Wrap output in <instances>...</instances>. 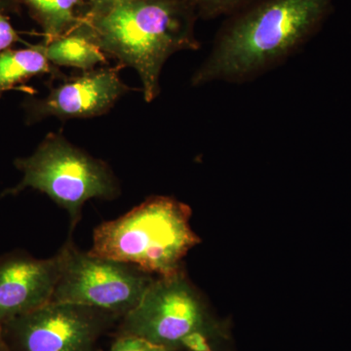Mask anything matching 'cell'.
Returning a JSON list of instances; mask_svg holds the SVG:
<instances>
[{
    "instance_id": "6da1fadb",
    "label": "cell",
    "mask_w": 351,
    "mask_h": 351,
    "mask_svg": "<svg viewBox=\"0 0 351 351\" xmlns=\"http://www.w3.org/2000/svg\"><path fill=\"white\" fill-rule=\"evenodd\" d=\"M335 0H254L228 16L191 85L252 82L285 63L334 10Z\"/></svg>"
},
{
    "instance_id": "7a4b0ae2",
    "label": "cell",
    "mask_w": 351,
    "mask_h": 351,
    "mask_svg": "<svg viewBox=\"0 0 351 351\" xmlns=\"http://www.w3.org/2000/svg\"><path fill=\"white\" fill-rule=\"evenodd\" d=\"M197 17L189 0H130L84 16L80 24L105 54L137 71L145 101L151 103L160 93L167 60L180 51L199 49Z\"/></svg>"
},
{
    "instance_id": "3957f363",
    "label": "cell",
    "mask_w": 351,
    "mask_h": 351,
    "mask_svg": "<svg viewBox=\"0 0 351 351\" xmlns=\"http://www.w3.org/2000/svg\"><path fill=\"white\" fill-rule=\"evenodd\" d=\"M191 207L170 196H152L128 213L97 226L90 253L128 263L156 277L182 270V260L201 239L191 226Z\"/></svg>"
},
{
    "instance_id": "277c9868",
    "label": "cell",
    "mask_w": 351,
    "mask_h": 351,
    "mask_svg": "<svg viewBox=\"0 0 351 351\" xmlns=\"http://www.w3.org/2000/svg\"><path fill=\"white\" fill-rule=\"evenodd\" d=\"M115 336H135L168 351H218L230 338L184 269L156 277L135 308L119 320Z\"/></svg>"
},
{
    "instance_id": "5b68a950",
    "label": "cell",
    "mask_w": 351,
    "mask_h": 351,
    "mask_svg": "<svg viewBox=\"0 0 351 351\" xmlns=\"http://www.w3.org/2000/svg\"><path fill=\"white\" fill-rule=\"evenodd\" d=\"M14 165L22 173V180L2 196L17 195L27 189L41 191L68 212L71 230L82 219L88 200H112L120 195L119 182L108 164L61 134H48L34 154L16 159Z\"/></svg>"
},
{
    "instance_id": "8992f818",
    "label": "cell",
    "mask_w": 351,
    "mask_h": 351,
    "mask_svg": "<svg viewBox=\"0 0 351 351\" xmlns=\"http://www.w3.org/2000/svg\"><path fill=\"white\" fill-rule=\"evenodd\" d=\"M60 272L52 301L100 309L121 319L137 306L156 276L83 252L69 239L58 252Z\"/></svg>"
},
{
    "instance_id": "52a82bcc",
    "label": "cell",
    "mask_w": 351,
    "mask_h": 351,
    "mask_svg": "<svg viewBox=\"0 0 351 351\" xmlns=\"http://www.w3.org/2000/svg\"><path fill=\"white\" fill-rule=\"evenodd\" d=\"M119 320L93 307L49 302L2 328L8 351H98Z\"/></svg>"
},
{
    "instance_id": "ba28073f",
    "label": "cell",
    "mask_w": 351,
    "mask_h": 351,
    "mask_svg": "<svg viewBox=\"0 0 351 351\" xmlns=\"http://www.w3.org/2000/svg\"><path fill=\"white\" fill-rule=\"evenodd\" d=\"M130 90L120 80L119 69L83 71L59 86L51 88L45 98L25 99V122L32 125L48 117L64 120L101 117Z\"/></svg>"
},
{
    "instance_id": "9c48e42d",
    "label": "cell",
    "mask_w": 351,
    "mask_h": 351,
    "mask_svg": "<svg viewBox=\"0 0 351 351\" xmlns=\"http://www.w3.org/2000/svg\"><path fill=\"white\" fill-rule=\"evenodd\" d=\"M59 272L58 253L49 258L23 251L0 256V325L52 301Z\"/></svg>"
},
{
    "instance_id": "30bf717a",
    "label": "cell",
    "mask_w": 351,
    "mask_h": 351,
    "mask_svg": "<svg viewBox=\"0 0 351 351\" xmlns=\"http://www.w3.org/2000/svg\"><path fill=\"white\" fill-rule=\"evenodd\" d=\"M43 45L44 54L55 66H71L87 71L107 61L105 53L80 24L64 36L43 43Z\"/></svg>"
},
{
    "instance_id": "8fae6325",
    "label": "cell",
    "mask_w": 351,
    "mask_h": 351,
    "mask_svg": "<svg viewBox=\"0 0 351 351\" xmlns=\"http://www.w3.org/2000/svg\"><path fill=\"white\" fill-rule=\"evenodd\" d=\"M59 73L51 66L43 43L25 49H8L0 54V97L34 76Z\"/></svg>"
},
{
    "instance_id": "7c38bea8",
    "label": "cell",
    "mask_w": 351,
    "mask_h": 351,
    "mask_svg": "<svg viewBox=\"0 0 351 351\" xmlns=\"http://www.w3.org/2000/svg\"><path fill=\"white\" fill-rule=\"evenodd\" d=\"M82 0H50L47 22L43 27L46 34L44 43L64 36L80 24L82 18L76 15V8Z\"/></svg>"
},
{
    "instance_id": "4fadbf2b",
    "label": "cell",
    "mask_w": 351,
    "mask_h": 351,
    "mask_svg": "<svg viewBox=\"0 0 351 351\" xmlns=\"http://www.w3.org/2000/svg\"><path fill=\"white\" fill-rule=\"evenodd\" d=\"M195 7L198 17L215 19L232 15L254 0H189Z\"/></svg>"
},
{
    "instance_id": "5bb4252c",
    "label": "cell",
    "mask_w": 351,
    "mask_h": 351,
    "mask_svg": "<svg viewBox=\"0 0 351 351\" xmlns=\"http://www.w3.org/2000/svg\"><path fill=\"white\" fill-rule=\"evenodd\" d=\"M107 351H168L162 346L154 345L135 336H115L112 345Z\"/></svg>"
},
{
    "instance_id": "9a60e30c",
    "label": "cell",
    "mask_w": 351,
    "mask_h": 351,
    "mask_svg": "<svg viewBox=\"0 0 351 351\" xmlns=\"http://www.w3.org/2000/svg\"><path fill=\"white\" fill-rule=\"evenodd\" d=\"M17 32L9 22L8 18L2 12L0 7V54L10 49L14 43L19 41Z\"/></svg>"
},
{
    "instance_id": "2e32d148",
    "label": "cell",
    "mask_w": 351,
    "mask_h": 351,
    "mask_svg": "<svg viewBox=\"0 0 351 351\" xmlns=\"http://www.w3.org/2000/svg\"><path fill=\"white\" fill-rule=\"evenodd\" d=\"M20 1L29 7L32 15L43 27L47 22L50 0H20Z\"/></svg>"
},
{
    "instance_id": "e0dca14e",
    "label": "cell",
    "mask_w": 351,
    "mask_h": 351,
    "mask_svg": "<svg viewBox=\"0 0 351 351\" xmlns=\"http://www.w3.org/2000/svg\"><path fill=\"white\" fill-rule=\"evenodd\" d=\"M130 0H88L89 2V10L85 16L96 15V14L105 12L112 7Z\"/></svg>"
},
{
    "instance_id": "ac0fdd59",
    "label": "cell",
    "mask_w": 351,
    "mask_h": 351,
    "mask_svg": "<svg viewBox=\"0 0 351 351\" xmlns=\"http://www.w3.org/2000/svg\"><path fill=\"white\" fill-rule=\"evenodd\" d=\"M0 351H8L5 339H4L3 328L0 325Z\"/></svg>"
}]
</instances>
